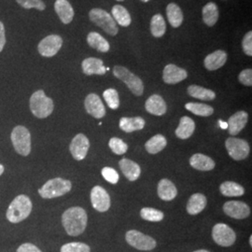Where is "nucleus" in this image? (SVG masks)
<instances>
[{
	"label": "nucleus",
	"instance_id": "nucleus-16",
	"mask_svg": "<svg viewBox=\"0 0 252 252\" xmlns=\"http://www.w3.org/2000/svg\"><path fill=\"white\" fill-rule=\"evenodd\" d=\"M188 73L179 66L169 63L163 68L162 73V80L167 84H177L180 81H184L187 79Z\"/></svg>",
	"mask_w": 252,
	"mask_h": 252
},
{
	"label": "nucleus",
	"instance_id": "nucleus-25",
	"mask_svg": "<svg viewBox=\"0 0 252 252\" xmlns=\"http://www.w3.org/2000/svg\"><path fill=\"white\" fill-rule=\"evenodd\" d=\"M207 197L202 193H194L187 203V212L189 215H197L207 206Z\"/></svg>",
	"mask_w": 252,
	"mask_h": 252
},
{
	"label": "nucleus",
	"instance_id": "nucleus-9",
	"mask_svg": "<svg viewBox=\"0 0 252 252\" xmlns=\"http://www.w3.org/2000/svg\"><path fill=\"white\" fill-rule=\"evenodd\" d=\"M225 147L231 158H233L235 161H241L246 159L249 156L251 151L250 145L246 140L236 137L227 138Z\"/></svg>",
	"mask_w": 252,
	"mask_h": 252
},
{
	"label": "nucleus",
	"instance_id": "nucleus-29",
	"mask_svg": "<svg viewBox=\"0 0 252 252\" xmlns=\"http://www.w3.org/2000/svg\"><path fill=\"white\" fill-rule=\"evenodd\" d=\"M220 190L223 196L227 197H238L242 196L245 193L243 187L234 181L223 182L220 187Z\"/></svg>",
	"mask_w": 252,
	"mask_h": 252
},
{
	"label": "nucleus",
	"instance_id": "nucleus-4",
	"mask_svg": "<svg viewBox=\"0 0 252 252\" xmlns=\"http://www.w3.org/2000/svg\"><path fill=\"white\" fill-rule=\"evenodd\" d=\"M71 187L72 185L69 180L56 178L48 180L45 184L38 189V193L42 198H55L69 192Z\"/></svg>",
	"mask_w": 252,
	"mask_h": 252
},
{
	"label": "nucleus",
	"instance_id": "nucleus-15",
	"mask_svg": "<svg viewBox=\"0 0 252 252\" xmlns=\"http://www.w3.org/2000/svg\"><path fill=\"white\" fill-rule=\"evenodd\" d=\"M86 111L95 119H101L106 115V108L102 100L95 94H90L86 96L84 101Z\"/></svg>",
	"mask_w": 252,
	"mask_h": 252
},
{
	"label": "nucleus",
	"instance_id": "nucleus-10",
	"mask_svg": "<svg viewBox=\"0 0 252 252\" xmlns=\"http://www.w3.org/2000/svg\"><path fill=\"white\" fill-rule=\"evenodd\" d=\"M212 237L215 243L221 247H231L236 240L234 230L224 223H218L213 227Z\"/></svg>",
	"mask_w": 252,
	"mask_h": 252
},
{
	"label": "nucleus",
	"instance_id": "nucleus-5",
	"mask_svg": "<svg viewBox=\"0 0 252 252\" xmlns=\"http://www.w3.org/2000/svg\"><path fill=\"white\" fill-rule=\"evenodd\" d=\"M113 74L120 81H124L126 86L129 88V90L135 95L140 96L143 94L144 85L141 79L131 71H129L126 67L115 65L113 68Z\"/></svg>",
	"mask_w": 252,
	"mask_h": 252
},
{
	"label": "nucleus",
	"instance_id": "nucleus-7",
	"mask_svg": "<svg viewBox=\"0 0 252 252\" xmlns=\"http://www.w3.org/2000/svg\"><path fill=\"white\" fill-rule=\"evenodd\" d=\"M11 142L15 151L23 155L27 156L31 152V135L25 126H18L13 128L11 132Z\"/></svg>",
	"mask_w": 252,
	"mask_h": 252
},
{
	"label": "nucleus",
	"instance_id": "nucleus-42",
	"mask_svg": "<svg viewBox=\"0 0 252 252\" xmlns=\"http://www.w3.org/2000/svg\"><path fill=\"white\" fill-rule=\"evenodd\" d=\"M101 173H102L103 178L107 180L108 182L111 183V184H117L120 177H119L118 172L114 168L106 166L102 169Z\"/></svg>",
	"mask_w": 252,
	"mask_h": 252
},
{
	"label": "nucleus",
	"instance_id": "nucleus-39",
	"mask_svg": "<svg viewBox=\"0 0 252 252\" xmlns=\"http://www.w3.org/2000/svg\"><path fill=\"white\" fill-rule=\"evenodd\" d=\"M108 146L110 150L117 155H123L128 151V145L118 137H112L108 142Z\"/></svg>",
	"mask_w": 252,
	"mask_h": 252
},
{
	"label": "nucleus",
	"instance_id": "nucleus-50",
	"mask_svg": "<svg viewBox=\"0 0 252 252\" xmlns=\"http://www.w3.org/2000/svg\"><path fill=\"white\" fill-rule=\"evenodd\" d=\"M250 245H251V246H252V235H251V236H250Z\"/></svg>",
	"mask_w": 252,
	"mask_h": 252
},
{
	"label": "nucleus",
	"instance_id": "nucleus-11",
	"mask_svg": "<svg viewBox=\"0 0 252 252\" xmlns=\"http://www.w3.org/2000/svg\"><path fill=\"white\" fill-rule=\"evenodd\" d=\"M63 45V39L58 35H50L44 37L37 46V51L44 57H53Z\"/></svg>",
	"mask_w": 252,
	"mask_h": 252
},
{
	"label": "nucleus",
	"instance_id": "nucleus-19",
	"mask_svg": "<svg viewBox=\"0 0 252 252\" xmlns=\"http://www.w3.org/2000/svg\"><path fill=\"white\" fill-rule=\"evenodd\" d=\"M145 108L149 113L153 115L162 116L166 112L167 107L162 96H160L159 94H153L146 101Z\"/></svg>",
	"mask_w": 252,
	"mask_h": 252
},
{
	"label": "nucleus",
	"instance_id": "nucleus-18",
	"mask_svg": "<svg viewBox=\"0 0 252 252\" xmlns=\"http://www.w3.org/2000/svg\"><path fill=\"white\" fill-rule=\"evenodd\" d=\"M82 71L87 75H104L107 72V67L104 65V63L101 59L89 57L82 61L81 63Z\"/></svg>",
	"mask_w": 252,
	"mask_h": 252
},
{
	"label": "nucleus",
	"instance_id": "nucleus-40",
	"mask_svg": "<svg viewBox=\"0 0 252 252\" xmlns=\"http://www.w3.org/2000/svg\"><path fill=\"white\" fill-rule=\"evenodd\" d=\"M60 252H91V249L87 244L71 242L62 246Z\"/></svg>",
	"mask_w": 252,
	"mask_h": 252
},
{
	"label": "nucleus",
	"instance_id": "nucleus-26",
	"mask_svg": "<svg viewBox=\"0 0 252 252\" xmlns=\"http://www.w3.org/2000/svg\"><path fill=\"white\" fill-rule=\"evenodd\" d=\"M195 130V123L191 118L184 116L181 118L180 125L176 129V135L180 139H187L191 136Z\"/></svg>",
	"mask_w": 252,
	"mask_h": 252
},
{
	"label": "nucleus",
	"instance_id": "nucleus-51",
	"mask_svg": "<svg viewBox=\"0 0 252 252\" xmlns=\"http://www.w3.org/2000/svg\"><path fill=\"white\" fill-rule=\"evenodd\" d=\"M142 2H148V1H150V0H141Z\"/></svg>",
	"mask_w": 252,
	"mask_h": 252
},
{
	"label": "nucleus",
	"instance_id": "nucleus-37",
	"mask_svg": "<svg viewBox=\"0 0 252 252\" xmlns=\"http://www.w3.org/2000/svg\"><path fill=\"white\" fill-rule=\"evenodd\" d=\"M140 217L148 221L159 222L163 220L164 215L162 211L152 207H144L140 210Z\"/></svg>",
	"mask_w": 252,
	"mask_h": 252
},
{
	"label": "nucleus",
	"instance_id": "nucleus-13",
	"mask_svg": "<svg viewBox=\"0 0 252 252\" xmlns=\"http://www.w3.org/2000/svg\"><path fill=\"white\" fill-rule=\"evenodd\" d=\"M89 148H90V141L88 137L83 134H79L75 135V137L73 138L69 146V151L75 160L81 161L86 157Z\"/></svg>",
	"mask_w": 252,
	"mask_h": 252
},
{
	"label": "nucleus",
	"instance_id": "nucleus-21",
	"mask_svg": "<svg viewBox=\"0 0 252 252\" xmlns=\"http://www.w3.org/2000/svg\"><path fill=\"white\" fill-rule=\"evenodd\" d=\"M226 61H227V54L224 51L218 50L216 52L207 55L204 61V64L207 70L214 71L222 67L225 64Z\"/></svg>",
	"mask_w": 252,
	"mask_h": 252
},
{
	"label": "nucleus",
	"instance_id": "nucleus-49",
	"mask_svg": "<svg viewBox=\"0 0 252 252\" xmlns=\"http://www.w3.org/2000/svg\"><path fill=\"white\" fill-rule=\"evenodd\" d=\"M210 252L207 251V250H198V251H195V252Z\"/></svg>",
	"mask_w": 252,
	"mask_h": 252
},
{
	"label": "nucleus",
	"instance_id": "nucleus-20",
	"mask_svg": "<svg viewBox=\"0 0 252 252\" xmlns=\"http://www.w3.org/2000/svg\"><path fill=\"white\" fill-rule=\"evenodd\" d=\"M54 9L63 24L68 25L72 22L74 9L67 0H56L54 3Z\"/></svg>",
	"mask_w": 252,
	"mask_h": 252
},
{
	"label": "nucleus",
	"instance_id": "nucleus-48",
	"mask_svg": "<svg viewBox=\"0 0 252 252\" xmlns=\"http://www.w3.org/2000/svg\"><path fill=\"white\" fill-rule=\"evenodd\" d=\"M3 172H4V166L2 164H0V176L3 174Z\"/></svg>",
	"mask_w": 252,
	"mask_h": 252
},
{
	"label": "nucleus",
	"instance_id": "nucleus-31",
	"mask_svg": "<svg viewBox=\"0 0 252 252\" xmlns=\"http://www.w3.org/2000/svg\"><path fill=\"white\" fill-rule=\"evenodd\" d=\"M203 21L208 27H213L216 25L219 19V9L216 4L209 2L203 8Z\"/></svg>",
	"mask_w": 252,
	"mask_h": 252
},
{
	"label": "nucleus",
	"instance_id": "nucleus-12",
	"mask_svg": "<svg viewBox=\"0 0 252 252\" xmlns=\"http://www.w3.org/2000/svg\"><path fill=\"white\" fill-rule=\"evenodd\" d=\"M91 202L93 207L99 212H106L111 205L107 190L100 186H95L91 190Z\"/></svg>",
	"mask_w": 252,
	"mask_h": 252
},
{
	"label": "nucleus",
	"instance_id": "nucleus-47",
	"mask_svg": "<svg viewBox=\"0 0 252 252\" xmlns=\"http://www.w3.org/2000/svg\"><path fill=\"white\" fill-rule=\"evenodd\" d=\"M220 127L222 129H226L227 128V123H223L222 121H220Z\"/></svg>",
	"mask_w": 252,
	"mask_h": 252
},
{
	"label": "nucleus",
	"instance_id": "nucleus-41",
	"mask_svg": "<svg viewBox=\"0 0 252 252\" xmlns=\"http://www.w3.org/2000/svg\"><path fill=\"white\" fill-rule=\"evenodd\" d=\"M19 5L25 9H36L38 10H44L45 4L42 0H16Z\"/></svg>",
	"mask_w": 252,
	"mask_h": 252
},
{
	"label": "nucleus",
	"instance_id": "nucleus-43",
	"mask_svg": "<svg viewBox=\"0 0 252 252\" xmlns=\"http://www.w3.org/2000/svg\"><path fill=\"white\" fill-rule=\"evenodd\" d=\"M242 47H243V51L245 54L248 56H252V32L250 31L248 32L245 36H244L243 40H242Z\"/></svg>",
	"mask_w": 252,
	"mask_h": 252
},
{
	"label": "nucleus",
	"instance_id": "nucleus-14",
	"mask_svg": "<svg viewBox=\"0 0 252 252\" xmlns=\"http://www.w3.org/2000/svg\"><path fill=\"white\" fill-rule=\"evenodd\" d=\"M223 211L227 216L236 220H243L251 215L250 207L240 201H228L223 205Z\"/></svg>",
	"mask_w": 252,
	"mask_h": 252
},
{
	"label": "nucleus",
	"instance_id": "nucleus-32",
	"mask_svg": "<svg viewBox=\"0 0 252 252\" xmlns=\"http://www.w3.org/2000/svg\"><path fill=\"white\" fill-rule=\"evenodd\" d=\"M87 42L93 49H95L101 53H107L110 48L107 39H105L99 33L96 32H91L87 36Z\"/></svg>",
	"mask_w": 252,
	"mask_h": 252
},
{
	"label": "nucleus",
	"instance_id": "nucleus-30",
	"mask_svg": "<svg viewBox=\"0 0 252 252\" xmlns=\"http://www.w3.org/2000/svg\"><path fill=\"white\" fill-rule=\"evenodd\" d=\"M111 14L112 18L114 19V21L120 26L127 27L131 25L132 19L128 10L125 7L121 5H115L111 9Z\"/></svg>",
	"mask_w": 252,
	"mask_h": 252
},
{
	"label": "nucleus",
	"instance_id": "nucleus-33",
	"mask_svg": "<svg viewBox=\"0 0 252 252\" xmlns=\"http://www.w3.org/2000/svg\"><path fill=\"white\" fill-rule=\"evenodd\" d=\"M167 141L166 138L162 135H155L151 139H149L146 144L145 148L147 152L151 154H156L162 152V150L166 147Z\"/></svg>",
	"mask_w": 252,
	"mask_h": 252
},
{
	"label": "nucleus",
	"instance_id": "nucleus-28",
	"mask_svg": "<svg viewBox=\"0 0 252 252\" xmlns=\"http://www.w3.org/2000/svg\"><path fill=\"white\" fill-rule=\"evenodd\" d=\"M188 94L191 97L204 101H212L216 98V94L213 91L201 87L198 85H189Z\"/></svg>",
	"mask_w": 252,
	"mask_h": 252
},
{
	"label": "nucleus",
	"instance_id": "nucleus-52",
	"mask_svg": "<svg viewBox=\"0 0 252 252\" xmlns=\"http://www.w3.org/2000/svg\"><path fill=\"white\" fill-rule=\"evenodd\" d=\"M118 1H124V0H118Z\"/></svg>",
	"mask_w": 252,
	"mask_h": 252
},
{
	"label": "nucleus",
	"instance_id": "nucleus-36",
	"mask_svg": "<svg viewBox=\"0 0 252 252\" xmlns=\"http://www.w3.org/2000/svg\"><path fill=\"white\" fill-rule=\"evenodd\" d=\"M166 31L164 19L161 14H155L151 21V32L155 37H162Z\"/></svg>",
	"mask_w": 252,
	"mask_h": 252
},
{
	"label": "nucleus",
	"instance_id": "nucleus-2",
	"mask_svg": "<svg viewBox=\"0 0 252 252\" xmlns=\"http://www.w3.org/2000/svg\"><path fill=\"white\" fill-rule=\"evenodd\" d=\"M32 211V202L30 198L21 194L13 199L7 210V219L11 223H19L26 220Z\"/></svg>",
	"mask_w": 252,
	"mask_h": 252
},
{
	"label": "nucleus",
	"instance_id": "nucleus-24",
	"mask_svg": "<svg viewBox=\"0 0 252 252\" xmlns=\"http://www.w3.org/2000/svg\"><path fill=\"white\" fill-rule=\"evenodd\" d=\"M158 195L163 201H171L176 198L178 194V189L171 180L162 179L158 184Z\"/></svg>",
	"mask_w": 252,
	"mask_h": 252
},
{
	"label": "nucleus",
	"instance_id": "nucleus-1",
	"mask_svg": "<svg viewBox=\"0 0 252 252\" xmlns=\"http://www.w3.org/2000/svg\"><path fill=\"white\" fill-rule=\"evenodd\" d=\"M88 217L86 211L80 207L68 208L63 212L62 223L67 234L78 236L82 234L87 226Z\"/></svg>",
	"mask_w": 252,
	"mask_h": 252
},
{
	"label": "nucleus",
	"instance_id": "nucleus-23",
	"mask_svg": "<svg viewBox=\"0 0 252 252\" xmlns=\"http://www.w3.org/2000/svg\"><path fill=\"white\" fill-rule=\"evenodd\" d=\"M119 165L122 169V172L126 176V179L130 181H135L137 180L141 174V168L136 162L124 158L119 162Z\"/></svg>",
	"mask_w": 252,
	"mask_h": 252
},
{
	"label": "nucleus",
	"instance_id": "nucleus-22",
	"mask_svg": "<svg viewBox=\"0 0 252 252\" xmlns=\"http://www.w3.org/2000/svg\"><path fill=\"white\" fill-rule=\"evenodd\" d=\"M189 164L199 171H211L215 167V162L207 155L196 153L189 159Z\"/></svg>",
	"mask_w": 252,
	"mask_h": 252
},
{
	"label": "nucleus",
	"instance_id": "nucleus-8",
	"mask_svg": "<svg viewBox=\"0 0 252 252\" xmlns=\"http://www.w3.org/2000/svg\"><path fill=\"white\" fill-rule=\"evenodd\" d=\"M126 242L138 251H153L156 247V241L153 237L136 230L128 231L126 234Z\"/></svg>",
	"mask_w": 252,
	"mask_h": 252
},
{
	"label": "nucleus",
	"instance_id": "nucleus-17",
	"mask_svg": "<svg viewBox=\"0 0 252 252\" xmlns=\"http://www.w3.org/2000/svg\"><path fill=\"white\" fill-rule=\"evenodd\" d=\"M249 120V115L246 111L241 110L237 111L229 118L227 123V129L231 135H236L239 134L247 125Z\"/></svg>",
	"mask_w": 252,
	"mask_h": 252
},
{
	"label": "nucleus",
	"instance_id": "nucleus-6",
	"mask_svg": "<svg viewBox=\"0 0 252 252\" xmlns=\"http://www.w3.org/2000/svg\"><path fill=\"white\" fill-rule=\"evenodd\" d=\"M89 18L91 21L101 27L106 33L110 36H116L119 31L116 22L112 18L111 14H109L106 10L101 9H93L89 12Z\"/></svg>",
	"mask_w": 252,
	"mask_h": 252
},
{
	"label": "nucleus",
	"instance_id": "nucleus-3",
	"mask_svg": "<svg viewBox=\"0 0 252 252\" xmlns=\"http://www.w3.org/2000/svg\"><path fill=\"white\" fill-rule=\"evenodd\" d=\"M29 105L34 116L39 119H44L50 116L54 111V101L46 95L44 91L38 90L35 92L30 97Z\"/></svg>",
	"mask_w": 252,
	"mask_h": 252
},
{
	"label": "nucleus",
	"instance_id": "nucleus-35",
	"mask_svg": "<svg viewBox=\"0 0 252 252\" xmlns=\"http://www.w3.org/2000/svg\"><path fill=\"white\" fill-rule=\"evenodd\" d=\"M185 108L191 113H193L194 115L202 116V117H208L214 113V109L211 106H208L207 104H202V103L189 102L185 105Z\"/></svg>",
	"mask_w": 252,
	"mask_h": 252
},
{
	"label": "nucleus",
	"instance_id": "nucleus-45",
	"mask_svg": "<svg viewBox=\"0 0 252 252\" xmlns=\"http://www.w3.org/2000/svg\"><path fill=\"white\" fill-rule=\"evenodd\" d=\"M16 252H42L36 246L31 243H25L21 245Z\"/></svg>",
	"mask_w": 252,
	"mask_h": 252
},
{
	"label": "nucleus",
	"instance_id": "nucleus-44",
	"mask_svg": "<svg viewBox=\"0 0 252 252\" xmlns=\"http://www.w3.org/2000/svg\"><path fill=\"white\" fill-rule=\"evenodd\" d=\"M238 80L239 81L246 85V86H252V68H248V69H244L243 71H241L239 76H238Z\"/></svg>",
	"mask_w": 252,
	"mask_h": 252
},
{
	"label": "nucleus",
	"instance_id": "nucleus-34",
	"mask_svg": "<svg viewBox=\"0 0 252 252\" xmlns=\"http://www.w3.org/2000/svg\"><path fill=\"white\" fill-rule=\"evenodd\" d=\"M166 15H167L168 22L170 23V25L174 28H178L181 26V24L183 22V13L181 11V9L177 4L170 3L167 6Z\"/></svg>",
	"mask_w": 252,
	"mask_h": 252
},
{
	"label": "nucleus",
	"instance_id": "nucleus-38",
	"mask_svg": "<svg viewBox=\"0 0 252 252\" xmlns=\"http://www.w3.org/2000/svg\"><path fill=\"white\" fill-rule=\"evenodd\" d=\"M103 96L106 100L108 107L111 109H117L120 106L119 94L115 89H107L103 93Z\"/></svg>",
	"mask_w": 252,
	"mask_h": 252
},
{
	"label": "nucleus",
	"instance_id": "nucleus-46",
	"mask_svg": "<svg viewBox=\"0 0 252 252\" xmlns=\"http://www.w3.org/2000/svg\"><path fill=\"white\" fill-rule=\"evenodd\" d=\"M6 44V35H5V27L2 22H0V53L3 51L4 46Z\"/></svg>",
	"mask_w": 252,
	"mask_h": 252
},
{
	"label": "nucleus",
	"instance_id": "nucleus-27",
	"mask_svg": "<svg viewBox=\"0 0 252 252\" xmlns=\"http://www.w3.org/2000/svg\"><path fill=\"white\" fill-rule=\"evenodd\" d=\"M145 120L141 117H123L120 120V128L126 133H132L137 130L143 129Z\"/></svg>",
	"mask_w": 252,
	"mask_h": 252
}]
</instances>
